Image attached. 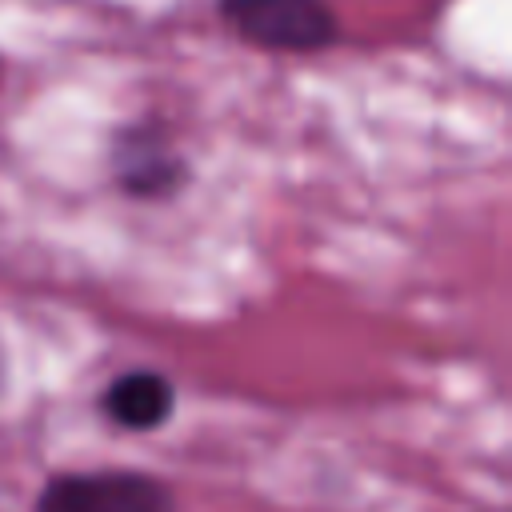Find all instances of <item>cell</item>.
Segmentation results:
<instances>
[{
	"label": "cell",
	"instance_id": "2",
	"mask_svg": "<svg viewBox=\"0 0 512 512\" xmlns=\"http://www.w3.org/2000/svg\"><path fill=\"white\" fill-rule=\"evenodd\" d=\"M36 512H176L172 488L148 472H64L44 484Z\"/></svg>",
	"mask_w": 512,
	"mask_h": 512
},
{
	"label": "cell",
	"instance_id": "3",
	"mask_svg": "<svg viewBox=\"0 0 512 512\" xmlns=\"http://www.w3.org/2000/svg\"><path fill=\"white\" fill-rule=\"evenodd\" d=\"M108 164H112V176L116 184L136 196V200H160V196H172L188 168L180 160V152L168 144V136L156 128V124H124L116 136H112V148H108Z\"/></svg>",
	"mask_w": 512,
	"mask_h": 512
},
{
	"label": "cell",
	"instance_id": "1",
	"mask_svg": "<svg viewBox=\"0 0 512 512\" xmlns=\"http://www.w3.org/2000/svg\"><path fill=\"white\" fill-rule=\"evenodd\" d=\"M216 16L252 48L264 52H324L340 24L328 0H212Z\"/></svg>",
	"mask_w": 512,
	"mask_h": 512
},
{
	"label": "cell",
	"instance_id": "4",
	"mask_svg": "<svg viewBox=\"0 0 512 512\" xmlns=\"http://www.w3.org/2000/svg\"><path fill=\"white\" fill-rule=\"evenodd\" d=\"M100 404H104L112 424L132 428V432H148V428H160L172 416L176 388H172L168 376H160L152 368H136V372L116 376Z\"/></svg>",
	"mask_w": 512,
	"mask_h": 512
}]
</instances>
